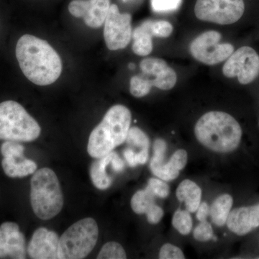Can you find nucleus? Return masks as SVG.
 <instances>
[{"label":"nucleus","instance_id":"f257e3e1","mask_svg":"<svg viewBox=\"0 0 259 259\" xmlns=\"http://www.w3.org/2000/svg\"><path fill=\"white\" fill-rule=\"evenodd\" d=\"M16 57L27 79L39 86L55 82L62 71L58 53L46 40L31 35H24L16 46Z\"/></svg>","mask_w":259,"mask_h":259},{"label":"nucleus","instance_id":"f03ea898","mask_svg":"<svg viewBox=\"0 0 259 259\" xmlns=\"http://www.w3.org/2000/svg\"><path fill=\"white\" fill-rule=\"evenodd\" d=\"M196 138L201 144L217 153H231L241 142V126L227 112H207L197 121L194 127Z\"/></svg>","mask_w":259,"mask_h":259},{"label":"nucleus","instance_id":"7ed1b4c3","mask_svg":"<svg viewBox=\"0 0 259 259\" xmlns=\"http://www.w3.org/2000/svg\"><path fill=\"white\" fill-rule=\"evenodd\" d=\"M131 112L123 105L112 106L89 139L88 151L91 157L101 158L126 141L131 124Z\"/></svg>","mask_w":259,"mask_h":259},{"label":"nucleus","instance_id":"20e7f679","mask_svg":"<svg viewBox=\"0 0 259 259\" xmlns=\"http://www.w3.org/2000/svg\"><path fill=\"white\" fill-rule=\"evenodd\" d=\"M30 202L35 215L49 221L59 214L64 206V197L55 172L42 168L33 174L30 182Z\"/></svg>","mask_w":259,"mask_h":259},{"label":"nucleus","instance_id":"39448f33","mask_svg":"<svg viewBox=\"0 0 259 259\" xmlns=\"http://www.w3.org/2000/svg\"><path fill=\"white\" fill-rule=\"evenodd\" d=\"M40 132L37 121L18 102L8 100L0 103V140L31 142Z\"/></svg>","mask_w":259,"mask_h":259},{"label":"nucleus","instance_id":"423d86ee","mask_svg":"<svg viewBox=\"0 0 259 259\" xmlns=\"http://www.w3.org/2000/svg\"><path fill=\"white\" fill-rule=\"evenodd\" d=\"M98 236V226L93 218L74 223L59 238V259L86 258L96 245Z\"/></svg>","mask_w":259,"mask_h":259},{"label":"nucleus","instance_id":"0eeeda50","mask_svg":"<svg viewBox=\"0 0 259 259\" xmlns=\"http://www.w3.org/2000/svg\"><path fill=\"white\" fill-rule=\"evenodd\" d=\"M140 68L141 74L133 76L130 82V91L133 96H146L153 87L161 90L175 88L177 81L176 72L163 59L148 58L141 61Z\"/></svg>","mask_w":259,"mask_h":259},{"label":"nucleus","instance_id":"6e6552de","mask_svg":"<svg viewBox=\"0 0 259 259\" xmlns=\"http://www.w3.org/2000/svg\"><path fill=\"white\" fill-rule=\"evenodd\" d=\"M245 12L243 0H197L194 13L199 20L220 25H231Z\"/></svg>","mask_w":259,"mask_h":259},{"label":"nucleus","instance_id":"1a4fd4ad","mask_svg":"<svg viewBox=\"0 0 259 259\" xmlns=\"http://www.w3.org/2000/svg\"><path fill=\"white\" fill-rule=\"evenodd\" d=\"M221 33L207 31L201 34L190 44L191 54L196 60L212 66L227 60L234 52V47L230 44H219Z\"/></svg>","mask_w":259,"mask_h":259},{"label":"nucleus","instance_id":"9d476101","mask_svg":"<svg viewBox=\"0 0 259 259\" xmlns=\"http://www.w3.org/2000/svg\"><path fill=\"white\" fill-rule=\"evenodd\" d=\"M223 73L228 78H238L241 84H248L259 76V55L253 48L243 47L227 59Z\"/></svg>","mask_w":259,"mask_h":259},{"label":"nucleus","instance_id":"9b49d317","mask_svg":"<svg viewBox=\"0 0 259 259\" xmlns=\"http://www.w3.org/2000/svg\"><path fill=\"white\" fill-rule=\"evenodd\" d=\"M167 145L164 140L158 139L153 144V155L150 163V169L158 178L169 182L176 180L180 171L185 168L188 161V154L184 149L177 150L169 161L165 162Z\"/></svg>","mask_w":259,"mask_h":259},{"label":"nucleus","instance_id":"f8f14e48","mask_svg":"<svg viewBox=\"0 0 259 259\" xmlns=\"http://www.w3.org/2000/svg\"><path fill=\"white\" fill-rule=\"evenodd\" d=\"M104 25V37L110 50H120L128 45L133 33L131 15L121 14L117 5H111Z\"/></svg>","mask_w":259,"mask_h":259},{"label":"nucleus","instance_id":"ddd939ff","mask_svg":"<svg viewBox=\"0 0 259 259\" xmlns=\"http://www.w3.org/2000/svg\"><path fill=\"white\" fill-rule=\"evenodd\" d=\"M110 5V0H73L69 11L76 18H83L90 28H98L105 23Z\"/></svg>","mask_w":259,"mask_h":259},{"label":"nucleus","instance_id":"4468645a","mask_svg":"<svg viewBox=\"0 0 259 259\" xmlns=\"http://www.w3.org/2000/svg\"><path fill=\"white\" fill-rule=\"evenodd\" d=\"M26 258V243L17 223L6 222L0 226V258Z\"/></svg>","mask_w":259,"mask_h":259},{"label":"nucleus","instance_id":"2eb2a0df","mask_svg":"<svg viewBox=\"0 0 259 259\" xmlns=\"http://www.w3.org/2000/svg\"><path fill=\"white\" fill-rule=\"evenodd\" d=\"M59 237L54 231L39 228L34 232L29 243L28 253L34 259H59Z\"/></svg>","mask_w":259,"mask_h":259},{"label":"nucleus","instance_id":"dca6fc26","mask_svg":"<svg viewBox=\"0 0 259 259\" xmlns=\"http://www.w3.org/2000/svg\"><path fill=\"white\" fill-rule=\"evenodd\" d=\"M226 225L232 233L239 236L259 228V203L232 209Z\"/></svg>","mask_w":259,"mask_h":259},{"label":"nucleus","instance_id":"f3484780","mask_svg":"<svg viewBox=\"0 0 259 259\" xmlns=\"http://www.w3.org/2000/svg\"><path fill=\"white\" fill-rule=\"evenodd\" d=\"M156 197L147 187L138 191L131 199V208L138 214H146L148 223L157 224L163 217V210L155 202Z\"/></svg>","mask_w":259,"mask_h":259},{"label":"nucleus","instance_id":"a211bd4d","mask_svg":"<svg viewBox=\"0 0 259 259\" xmlns=\"http://www.w3.org/2000/svg\"><path fill=\"white\" fill-rule=\"evenodd\" d=\"M177 199L184 202L190 212H195L201 203L202 190L195 182L190 180L182 181L176 191Z\"/></svg>","mask_w":259,"mask_h":259},{"label":"nucleus","instance_id":"6ab92c4d","mask_svg":"<svg viewBox=\"0 0 259 259\" xmlns=\"http://www.w3.org/2000/svg\"><path fill=\"white\" fill-rule=\"evenodd\" d=\"M114 151L97 158L90 168V177L96 188L100 190L108 189L112 183V177L107 174V168L111 164Z\"/></svg>","mask_w":259,"mask_h":259},{"label":"nucleus","instance_id":"aec40b11","mask_svg":"<svg viewBox=\"0 0 259 259\" xmlns=\"http://www.w3.org/2000/svg\"><path fill=\"white\" fill-rule=\"evenodd\" d=\"M154 36L151 20H146L136 28L132 33L134 42L133 51L141 56H148L153 50L152 37Z\"/></svg>","mask_w":259,"mask_h":259},{"label":"nucleus","instance_id":"412c9836","mask_svg":"<svg viewBox=\"0 0 259 259\" xmlns=\"http://www.w3.org/2000/svg\"><path fill=\"white\" fill-rule=\"evenodd\" d=\"M2 166L5 175L12 178H21L33 175L37 171V168L35 161L25 157H3Z\"/></svg>","mask_w":259,"mask_h":259},{"label":"nucleus","instance_id":"4be33fe9","mask_svg":"<svg viewBox=\"0 0 259 259\" xmlns=\"http://www.w3.org/2000/svg\"><path fill=\"white\" fill-rule=\"evenodd\" d=\"M233 204V197L228 194H221L212 202L209 216L215 226L223 227L226 225Z\"/></svg>","mask_w":259,"mask_h":259},{"label":"nucleus","instance_id":"5701e85b","mask_svg":"<svg viewBox=\"0 0 259 259\" xmlns=\"http://www.w3.org/2000/svg\"><path fill=\"white\" fill-rule=\"evenodd\" d=\"M172 226L180 234L187 236L192 230L193 222L188 210L177 209L172 218Z\"/></svg>","mask_w":259,"mask_h":259},{"label":"nucleus","instance_id":"b1692460","mask_svg":"<svg viewBox=\"0 0 259 259\" xmlns=\"http://www.w3.org/2000/svg\"><path fill=\"white\" fill-rule=\"evenodd\" d=\"M125 141L131 147L139 148L140 151H149V139L139 127H130Z\"/></svg>","mask_w":259,"mask_h":259},{"label":"nucleus","instance_id":"393cba45","mask_svg":"<svg viewBox=\"0 0 259 259\" xmlns=\"http://www.w3.org/2000/svg\"><path fill=\"white\" fill-rule=\"evenodd\" d=\"M127 258L123 247L117 242H108L102 246L97 255L98 259H125Z\"/></svg>","mask_w":259,"mask_h":259},{"label":"nucleus","instance_id":"a878e982","mask_svg":"<svg viewBox=\"0 0 259 259\" xmlns=\"http://www.w3.org/2000/svg\"><path fill=\"white\" fill-rule=\"evenodd\" d=\"M24 150V146L18 141H5L1 146V153L4 158H23Z\"/></svg>","mask_w":259,"mask_h":259},{"label":"nucleus","instance_id":"bb28decb","mask_svg":"<svg viewBox=\"0 0 259 259\" xmlns=\"http://www.w3.org/2000/svg\"><path fill=\"white\" fill-rule=\"evenodd\" d=\"M149 151H140L136 152L132 148H126L123 152L127 164L131 167H136L138 165L145 164L147 162Z\"/></svg>","mask_w":259,"mask_h":259},{"label":"nucleus","instance_id":"cd10ccee","mask_svg":"<svg viewBox=\"0 0 259 259\" xmlns=\"http://www.w3.org/2000/svg\"><path fill=\"white\" fill-rule=\"evenodd\" d=\"M147 187L156 197L165 199L169 195L170 189L165 181L161 179L151 178L148 182Z\"/></svg>","mask_w":259,"mask_h":259},{"label":"nucleus","instance_id":"c85d7f7f","mask_svg":"<svg viewBox=\"0 0 259 259\" xmlns=\"http://www.w3.org/2000/svg\"><path fill=\"white\" fill-rule=\"evenodd\" d=\"M182 0H151V7L156 13L175 11L179 9Z\"/></svg>","mask_w":259,"mask_h":259},{"label":"nucleus","instance_id":"c756f323","mask_svg":"<svg viewBox=\"0 0 259 259\" xmlns=\"http://www.w3.org/2000/svg\"><path fill=\"white\" fill-rule=\"evenodd\" d=\"M212 227L207 221H202L194 229L193 236L197 241H208L213 238Z\"/></svg>","mask_w":259,"mask_h":259},{"label":"nucleus","instance_id":"7c9ffc66","mask_svg":"<svg viewBox=\"0 0 259 259\" xmlns=\"http://www.w3.org/2000/svg\"><path fill=\"white\" fill-rule=\"evenodd\" d=\"M161 259H183L185 258L183 251L176 245L166 243L161 247L159 251Z\"/></svg>","mask_w":259,"mask_h":259},{"label":"nucleus","instance_id":"2f4dec72","mask_svg":"<svg viewBox=\"0 0 259 259\" xmlns=\"http://www.w3.org/2000/svg\"><path fill=\"white\" fill-rule=\"evenodd\" d=\"M151 27L155 37H167L173 31V26L171 23L165 20L151 21Z\"/></svg>","mask_w":259,"mask_h":259},{"label":"nucleus","instance_id":"473e14b6","mask_svg":"<svg viewBox=\"0 0 259 259\" xmlns=\"http://www.w3.org/2000/svg\"><path fill=\"white\" fill-rule=\"evenodd\" d=\"M197 220L200 222L202 221H205L207 218L209 216V212H210V207L208 205V204L206 202H202L199 204L198 208H197Z\"/></svg>","mask_w":259,"mask_h":259}]
</instances>
